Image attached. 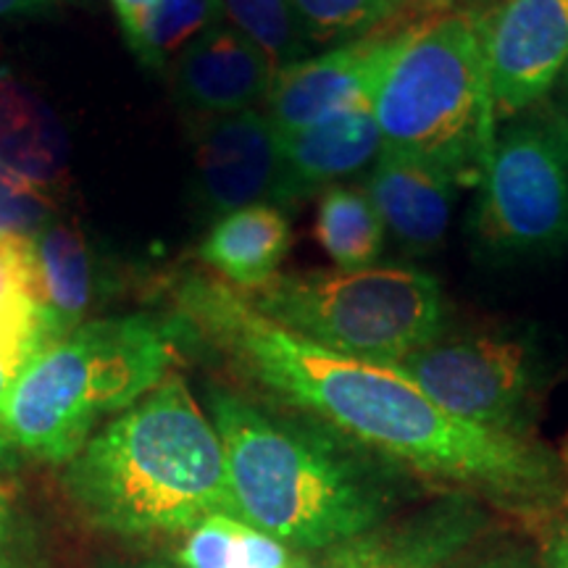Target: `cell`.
Returning <instances> with one entry per match:
<instances>
[{
  "label": "cell",
  "mask_w": 568,
  "mask_h": 568,
  "mask_svg": "<svg viewBox=\"0 0 568 568\" xmlns=\"http://www.w3.org/2000/svg\"><path fill=\"white\" fill-rule=\"evenodd\" d=\"M456 184V176L435 163L385 148L368 169L364 193L403 251L429 255L450 226Z\"/></svg>",
  "instance_id": "obj_14"
},
{
  "label": "cell",
  "mask_w": 568,
  "mask_h": 568,
  "mask_svg": "<svg viewBox=\"0 0 568 568\" xmlns=\"http://www.w3.org/2000/svg\"><path fill=\"white\" fill-rule=\"evenodd\" d=\"M195 201L211 219L255 203L276 205L280 134L258 109L195 116Z\"/></svg>",
  "instance_id": "obj_11"
},
{
  "label": "cell",
  "mask_w": 568,
  "mask_h": 568,
  "mask_svg": "<svg viewBox=\"0 0 568 568\" xmlns=\"http://www.w3.org/2000/svg\"><path fill=\"white\" fill-rule=\"evenodd\" d=\"M443 3H474V0H443Z\"/></svg>",
  "instance_id": "obj_32"
},
{
  "label": "cell",
  "mask_w": 568,
  "mask_h": 568,
  "mask_svg": "<svg viewBox=\"0 0 568 568\" xmlns=\"http://www.w3.org/2000/svg\"><path fill=\"white\" fill-rule=\"evenodd\" d=\"M410 27L343 42L274 71L264 113L276 134H293L374 101Z\"/></svg>",
  "instance_id": "obj_9"
},
{
  "label": "cell",
  "mask_w": 568,
  "mask_h": 568,
  "mask_svg": "<svg viewBox=\"0 0 568 568\" xmlns=\"http://www.w3.org/2000/svg\"><path fill=\"white\" fill-rule=\"evenodd\" d=\"M142 568H180V566H172V564H145Z\"/></svg>",
  "instance_id": "obj_31"
},
{
  "label": "cell",
  "mask_w": 568,
  "mask_h": 568,
  "mask_svg": "<svg viewBox=\"0 0 568 568\" xmlns=\"http://www.w3.org/2000/svg\"><path fill=\"white\" fill-rule=\"evenodd\" d=\"M172 77L176 101L193 116H224L264 101L274 69L243 32L222 21L184 48Z\"/></svg>",
  "instance_id": "obj_13"
},
{
  "label": "cell",
  "mask_w": 568,
  "mask_h": 568,
  "mask_svg": "<svg viewBox=\"0 0 568 568\" xmlns=\"http://www.w3.org/2000/svg\"><path fill=\"white\" fill-rule=\"evenodd\" d=\"M174 332L153 316L84 322L21 368L0 403L17 450L69 464L105 414L126 410L166 379Z\"/></svg>",
  "instance_id": "obj_4"
},
{
  "label": "cell",
  "mask_w": 568,
  "mask_h": 568,
  "mask_svg": "<svg viewBox=\"0 0 568 568\" xmlns=\"http://www.w3.org/2000/svg\"><path fill=\"white\" fill-rule=\"evenodd\" d=\"M13 464H17V445L11 443L9 435H6L3 424H0V474L9 471Z\"/></svg>",
  "instance_id": "obj_29"
},
{
  "label": "cell",
  "mask_w": 568,
  "mask_h": 568,
  "mask_svg": "<svg viewBox=\"0 0 568 568\" xmlns=\"http://www.w3.org/2000/svg\"><path fill=\"white\" fill-rule=\"evenodd\" d=\"M385 222L364 187L332 184L318 197L316 240L339 272L374 266L385 251Z\"/></svg>",
  "instance_id": "obj_20"
},
{
  "label": "cell",
  "mask_w": 568,
  "mask_h": 568,
  "mask_svg": "<svg viewBox=\"0 0 568 568\" xmlns=\"http://www.w3.org/2000/svg\"><path fill=\"white\" fill-rule=\"evenodd\" d=\"M234 510L303 556L366 535L393 514L372 453L329 429L274 416L230 389L211 393Z\"/></svg>",
  "instance_id": "obj_2"
},
{
  "label": "cell",
  "mask_w": 568,
  "mask_h": 568,
  "mask_svg": "<svg viewBox=\"0 0 568 568\" xmlns=\"http://www.w3.org/2000/svg\"><path fill=\"white\" fill-rule=\"evenodd\" d=\"M222 21V0H155L138 59L148 69L169 67L184 48Z\"/></svg>",
  "instance_id": "obj_23"
},
{
  "label": "cell",
  "mask_w": 568,
  "mask_h": 568,
  "mask_svg": "<svg viewBox=\"0 0 568 568\" xmlns=\"http://www.w3.org/2000/svg\"><path fill=\"white\" fill-rule=\"evenodd\" d=\"M282 174L276 205H293L318 190L372 169L385 151L374 105H358L337 116L305 126L301 132L280 134Z\"/></svg>",
  "instance_id": "obj_15"
},
{
  "label": "cell",
  "mask_w": 568,
  "mask_h": 568,
  "mask_svg": "<svg viewBox=\"0 0 568 568\" xmlns=\"http://www.w3.org/2000/svg\"><path fill=\"white\" fill-rule=\"evenodd\" d=\"M222 11L226 24L243 32L274 71L308 59L311 45L303 38L290 0H222Z\"/></svg>",
  "instance_id": "obj_22"
},
{
  "label": "cell",
  "mask_w": 568,
  "mask_h": 568,
  "mask_svg": "<svg viewBox=\"0 0 568 568\" xmlns=\"http://www.w3.org/2000/svg\"><path fill=\"white\" fill-rule=\"evenodd\" d=\"M445 414L510 437H531L548 366L535 332L437 337L393 364Z\"/></svg>",
  "instance_id": "obj_8"
},
{
  "label": "cell",
  "mask_w": 568,
  "mask_h": 568,
  "mask_svg": "<svg viewBox=\"0 0 568 568\" xmlns=\"http://www.w3.org/2000/svg\"><path fill=\"white\" fill-rule=\"evenodd\" d=\"M9 387H11V376L3 372V366H0V403H3V397H6V393H9Z\"/></svg>",
  "instance_id": "obj_30"
},
{
  "label": "cell",
  "mask_w": 568,
  "mask_h": 568,
  "mask_svg": "<svg viewBox=\"0 0 568 568\" xmlns=\"http://www.w3.org/2000/svg\"><path fill=\"white\" fill-rule=\"evenodd\" d=\"M308 556L234 514H211L184 535L180 568H305Z\"/></svg>",
  "instance_id": "obj_19"
},
{
  "label": "cell",
  "mask_w": 568,
  "mask_h": 568,
  "mask_svg": "<svg viewBox=\"0 0 568 568\" xmlns=\"http://www.w3.org/2000/svg\"><path fill=\"white\" fill-rule=\"evenodd\" d=\"M372 105L387 151L435 163L458 182L485 166L495 113L479 17L456 11L410 27Z\"/></svg>",
  "instance_id": "obj_5"
},
{
  "label": "cell",
  "mask_w": 568,
  "mask_h": 568,
  "mask_svg": "<svg viewBox=\"0 0 568 568\" xmlns=\"http://www.w3.org/2000/svg\"><path fill=\"white\" fill-rule=\"evenodd\" d=\"M34 297L42 311L51 345L80 329L95 303L98 261L84 234L61 219H51L30 234Z\"/></svg>",
  "instance_id": "obj_16"
},
{
  "label": "cell",
  "mask_w": 568,
  "mask_h": 568,
  "mask_svg": "<svg viewBox=\"0 0 568 568\" xmlns=\"http://www.w3.org/2000/svg\"><path fill=\"white\" fill-rule=\"evenodd\" d=\"M45 3H48V6H53V3H59V0H45Z\"/></svg>",
  "instance_id": "obj_33"
},
{
  "label": "cell",
  "mask_w": 568,
  "mask_h": 568,
  "mask_svg": "<svg viewBox=\"0 0 568 568\" xmlns=\"http://www.w3.org/2000/svg\"><path fill=\"white\" fill-rule=\"evenodd\" d=\"M67 489L88 521L113 535H187L234 514L216 426L180 376H166L95 432L67 464Z\"/></svg>",
  "instance_id": "obj_3"
},
{
  "label": "cell",
  "mask_w": 568,
  "mask_h": 568,
  "mask_svg": "<svg viewBox=\"0 0 568 568\" xmlns=\"http://www.w3.org/2000/svg\"><path fill=\"white\" fill-rule=\"evenodd\" d=\"M485 514L471 495L458 493L397 524L314 552L305 568H439L477 537Z\"/></svg>",
  "instance_id": "obj_12"
},
{
  "label": "cell",
  "mask_w": 568,
  "mask_h": 568,
  "mask_svg": "<svg viewBox=\"0 0 568 568\" xmlns=\"http://www.w3.org/2000/svg\"><path fill=\"white\" fill-rule=\"evenodd\" d=\"M0 166L48 195L69 176V142L59 119L6 67H0Z\"/></svg>",
  "instance_id": "obj_18"
},
{
  "label": "cell",
  "mask_w": 568,
  "mask_h": 568,
  "mask_svg": "<svg viewBox=\"0 0 568 568\" xmlns=\"http://www.w3.org/2000/svg\"><path fill=\"white\" fill-rule=\"evenodd\" d=\"M11 503H13L11 493L0 485V548H3L6 537H9L11 531Z\"/></svg>",
  "instance_id": "obj_28"
},
{
  "label": "cell",
  "mask_w": 568,
  "mask_h": 568,
  "mask_svg": "<svg viewBox=\"0 0 568 568\" xmlns=\"http://www.w3.org/2000/svg\"><path fill=\"white\" fill-rule=\"evenodd\" d=\"M174 303L176 324L232 372L400 471L510 510H548L568 493L564 460L535 437L497 435L445 414L397 368L293 335L219 276H184Z\"/></svg>",
  "instance_id": "obj_1"
},
{
  "label": "cell",
  "mask_w": 568,
  "mask_h": 568,
  "mask_svg": "<svg viewBox=\"0 0 568 568\" xmlns=\"http://www.w3.org/2000/svg\"><path fill=\"white\" fill-rule=\"evenodd\" d=\"M293 245V226L280 205L255 203L213 219L197 258L232 287L255 290L272 282Z\"/></svg>",
  "instance_id": "obj_17"
},
{
  "label": "cell",
  "mask_w": 568,
  "mask_h": 568,
  "mask_svg": "<svg viewBox=\"0 0 568 568\" xmlns=\"http://www.w3.org/2000/svg\"><path fill=\"white\" fill-rule=\"evenodd\" d=\"M489 261L542 258L568 240V122L539 111L510 122L489 145L468 222Z\"/></svg>",
  "instance_id": "obj_7"
},
{
  "label": "cell",
  "mask_w": 568,
  "mask_h": 568,
  "mask_svg": "<svg viewBox=\"0 0 568 568\" xmlns=\"http://www.w3.org/2000/svg\"><path fill=\"white\" fill-rule=\"evenodd\" d=\"M408 0H290L308 45H343L395 19Z\"/></svg>",
  "instance_id": "obj_21"
},
{
  "label": "cell",
  "mask_w": 568,
  "mask_h": 568,
  "mask_svg": "<svg viewBox=\"0 0 568 568\" xmlns=\"http://www.w3.org/2000/svg\"><path fill=\"white\" fill-rule=\"evenodd\" d=\"M243 295L293 335L368 364L393 366L445 335L443 287L408 266L276 274Z\"/></svg>",
  "instance_id": "obj_6"
},
{
  "label": "cell",
  "mask_w": 568,
  "mask_h": 568,
  "mask_svg": "<svg viewBox=\"0 0 568 568\" xmlns=\"http://www.w3.org/2000/svg\"><path fill=\"white\" fill-rule=\"evenodd\" d=\"M489 101L516 116L548 95L568 63V0H506L479 17Z\"/></svg>",
  "instance_id": "obj_10"
},
{
  "label": "cell",
  "mask_w": 568,
  "mask_h": 568,
  "mask_svg": "<svg viewBox=\"0 0 568 568\" xmlns=\"http://www.w3.org/2000/svg\"><path fill=\"white\" fill-rule=\"evenodd\" d=\"M48 9L45 0H0V17H24Z\"/></svg>",
  "instance_id": "obj_27"
},
{
  "label": "cell",
  "mask_w": 568,
  "mask_h": 568,
  "mask_svg": "<svg viewBox=\"0 0 568 568\" xmlns=\"http://www.w3.org/2000/svg\"><path fill=\"white\" fill-rule=\"evenodd\" d=\"M113 11H116L119 27H122L126 45L138 55L142 45V34H145V24L151 19L155 0H111Z\"/></svg>",
  "instance_id": "obj_25"
},
{
  "label": "cell",
  "mask_w": 568,
  "mask_h": 568,
  "mask_svg": "<svg viewBox=\"0 0 568 568\" xmlns=\"http://www.w3.org/2000/svg\"><path fill=\"white\" fill-rule=\"evenodd\" d=\"M55 216L53 197L0 166V234L30 237Z\"/></svg>",
  "instance_id": "obj_24"
},
{
  "label": "cell",
  "mask_w": 568,
  "mask_h": 568,
  "mask_svg": "<svg viewBox=\"0 0 568 568\" xmlns=\"http://www.w3.org/2000/svg\"><path fill=\"white\" fill-rule=\"evenodd\" d=\"M548 566L550 568H568V524L558 529L548 548Z\"/></svg>",
  "instance_id": "obj_26"
}]
</instances>
